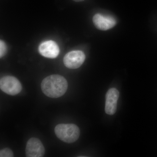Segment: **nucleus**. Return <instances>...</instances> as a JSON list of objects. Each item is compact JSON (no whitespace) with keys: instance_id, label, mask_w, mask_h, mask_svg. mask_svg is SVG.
I'll return each instance as SVG.
<instances>
[{"instance_id":"f03ea898","label":"nucleus","mask_w":157,"mask_h":157,"mask_svg":"<svg viewBox=\"0 0 157 157\" xmlns=\"http://www.w3.org/2000/svg\"><path fill=\"white\" fill-rule=\"evenodd\" d=\"M58 138L67 143H72L78 140L80 130L76 125L73 124H59L55 128Z\"/></svg>"},{"instance_id":"0eeeda50","label":"nucleus","mask_w":157,"mask_h":157,"mask_svg":"<svg viewBox=\"0 0 157 157\" xmlns=\"http://www.w3.org/2000/svg\"><path fill=\"white\" fill-rule=\"evenodd\" d=\"M93 23L98 29L106 31L115 26L117 24L116 20L111 16L97 14L93 18Z\"/></svg>"},{"instance_id":"1a4fd4ad","label":"nucleus","mask_w":157,"mask_h":157,"mask_svg":"<svg viewBox=\"0 0 157 157\" xmlns=\"http://www.w3.org/2000/svg\"><path fill=\"white\" fill-rule=\"evenodd\" d=\"M14 156L13 152L9 148H6L1 150L0 151L1 157H12Z\"/></svg>"},{"instance_id":"6e6552de","label":"nucleus","mask_w":157,"mask_h":157,"mask_svg":"<svg viewBox=\"0 0 157 157\" xmlns=\"http://www.w3.org/2000/svg\"><path fill=\"white\" fill-rule=\"evenodd\" d=\"M119 97V92L116 89H110L107 92L106 96L105 108V112L107 114L112 115L115 113Z\"/></svg>"},{"instance_id":"9b49d317","label":"nucleus","mask_w":157,"mask_h":157,"mask_svg":"<svg viewBox=\"0 0 157 157\" xmlns=\"http://www.w3.org/2000/svg\"><path fill=\"white\" fill-rule=\"evenodd\" d=\"M73 1H75L76 2H81L84 1V0H73Z\"/></svg>"},{"instance_id":"7ed1b4c3","label":"nucleus","mask_w":157,"mask_h":157,"mask_svg":"<svg viewBox=\"0 0 157 157\" xmlns=\"http://www.w3.org/2000/svg\"><path fill=\"white\" fill-rule=\"evenodd\" d=\"M0 88L4 92L12 96L19 94L22 90V86L19 80L12 76H4L1 78Z\"/></svg>"},{"instance_id":"39448f33","label":"nucleus","mask_w":157,"mask_h":157,"mask_svg":"<svg viewBox=\"0 0 157 157\" xmlns=\"http://www.w3.org/2000/svg\"><path fill=\"white\" fill-rule=\"evenodd\" d=\"M45 148L38 138L29 139L26 146V155L28 157H42L45 154Z\"/></svg>"},{"instance_id":"423d86ee","label":"nucleus","mask_w":157,"mask_h":157,"mask_svg":"<svg viewBox=\"0 0 157 157\" xmlns=\"http://www.w3.org/2000/svg\"><path fill=\"white\" fill-rule=\"evenodd\" d=\"M39 51L42 56L50 59L56 58L59 53L58 45L52 40L42 42L39 45Z\"/></svg>"},{"instance_id":"9d476101","label":"nucleus","mask_w":157,"mask_h":157,"mask_svg":"<svg viewBox=\"0 0 157 157\" xmlns=\"http://www.w3.org/2000/svg\"><path fill=\"white\" fill-rule=\"evenodd\" d=\"M6 46L5 42L2 40L0 41V57H3L6 54Z\"/></svg>"},{"instance_id":"20e7f679","label":"nucleus","mask_w":157,"mask_h":157,"mask_svg":"<svg viewBox=\"0 0 157 157\" xmlns=\"http://www.w3.org/2000/svg\"><path fill=\"white\" fill-rule=\"evenodd\" d=\"M85 59V55L83 52L79 50L73 51L65 56L63 63L67 68L76 69L81 67Z\"/></svg>"},{"instance_id":"f257e3e1","label":"nucleus","mask_w":157,"mask_h":157,"mask_svg":"<svg viewBox=\"0 0 157 157\" xmlns=\"http://www.w3.org/2000/svg\"><path fill=\"white\" fill-rule=\"evenodd\" d=\"M68 88V82L64 77L52 75L45 77L41 83L43 93L49 98H56L63 95Z\"/></svg>"}]
</instances>
